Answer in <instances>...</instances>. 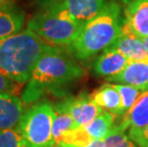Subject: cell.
Returning a JSON list of instances; mask_svg holds the SVG:
<instances>
[{
  "instance_id": "obj_5",
  "label": "cell",
  "mask_w": 148,
  "mask_h": 147,
  "mask_svg": "<svg viewBox=\"0 0 148 147\" xmlns=\"http://www.w3.org/2000/svg\"><path fill=\"white\" fill-rule=\"evenodd\" d=\"M55 108L47 101H37L24 112L19 129L24 147H53Z\"/></svg>"
},
{
  "instance_id": "obj_8",
  "label": "cell",
  "mask_w": 148,
  "mask_h": 147,
  "mask_svg": "<svg viewBox=\"0 0 148 147\" xmlns=\"http://www.w3.org/2000/svg\"><path fill=\"white\" fill-rule=\"evenodd\" d=\"M109 83L127 84L141 92L148 91V60L129 61L127 66L114 77H107Z\"/></svg>"
},
{
  "instance_id": "obj_6",
  "label": "cell",
  "mask_w": 148,
  "mask_h": 147,
  "mask_svg": "<svg viewBox=\"0 0 148 147\" xmlns=\"http://www.w3.org/2000/svg\"><path fill=\"white\" fill-rule=\"evenodd\" d=\"M55 107L67 112L77 128L85 127L104 111L93 101L92 96L87 93L65 98Z\"/></svg>"
},
{
  "instance_id": "obj_17",
  "label": "cell",
  "mask_w": 148,
  "mask_h": 147,
  "mask_svg": "<svg viewBox=\"0 0 148 147\" xmlns=\"http://www.w3.org/2000/svg\"><path fill=\"white\" fill-rule=\"evenodd\" d=\"M53 108H55V117L53 122V137L56 145L62 142L64 137L77 127L75 126L73 118L67 112L56 108L55 106Z\"/></svg>"
},
{
  "instance_id": "obj_10",
  "label": "cell",
  "mask_w": 148,
  "mask_h": 147,
  "mask_svg": "<svg viewBox=\"0 0 148 147\" xmlns=\"http://www.w3.org/2000/svg\"><path fill=\"white\" fill-rule=\"evenodd\" d=\"M123 28L141 39L148 36V0H134L127 5Z\"/></svg>"
},
{
  "instance_id": "obj_27",
  "label": "cell",
  "mask_w": 148,
  "mask_h": 147,
  "mask_svg": "<svg viewBox=\"0 0 148 147\" xmlns=\"http://www.w3.org/2000/svg\"><path fill=\"white\" fill-rule=\"evenodd\" d=\"M53 147H69L67 144H64V143H59V144H56Z\"/></svg>"
},
{
  "instance_id": "obj_12",
  "label": "cell",
  "mask_w": 148,
  "mask_h": 147,
  "mask_svg": "<svg viewBox=\"0 0 148 147\" xmlns=\"http://www.w3.org/2000/svg\"><path fill=\"white\" fill-rule=\"evenodd\" d=\"M129 59L121 53L112 48L106 49L94 63V72L106 79L119 74L129 63Z\"/></svg>"
},
{
  "instance_id": "obj_1",
  "label": "cell",
  "mask_w": 148,
  "mask_h": 147,
  "mask_svg": "<svg viewBox=\"0 0 148 147\" xmlns=\"http://www.w3.org/2000/svg\"><path fill=\"white\" fill-rule=\"evenodd\" d=\"M84 75V70L67 50L52 47L37 62L22 92L24 103L38 101L44 95L58 94L62 87Z\"/></svg>"
},
{
  "instance_id": "obj_7",
  "label": "cell",
  "mask_w": 148,
  "mask_h": 147,
  "mask_svg": "<svg viewBox=\"0 0 148 147\" xmlns=\"http://www.w3.org/2000/svg\"><path fill=\"white\" fill-rule=\"evenodd\" d=\"M108 2L109 0H65L60 4L45 10L83 25L95 17Z\"/></svg>"
},
{
  "instance_id": "obj_26",
  "label": "cell",
  "mask_w": 148,
  "mask_h": 147,
  "mask_svg": "<svg viewBox=\"0 0 148 147\" xmlns=\"http://www.w3.org/2000/svg\"><path fill=\"white\" fill-rule=\"evenodd\" d=\"M143 41L144 44H145L146 48H147V50H148V36H146V37H144V38H143Z\"/></svg>"
},
{
  "instance_id": "obj_11",
  "label": "cell",
  "mask_w": 148,
  "mask_h": 147,
  "mask_svg": "<svg viewBox=\"0 0 148 147\" xmlns=\"http://www.w3.org/2000/svg\"><path fill=\"white\" fill-rule=\"evenodd\" d=\"M109 48L121 53L130 61L148 60V50L143 39L123 27L118 39Z\"/></svg>"
},
{
  "instance_id": "obj_22",
  "label": "cell",
  "mask_w": 148,
  "mask_h": 147,
  "mask_svg": "<svg viewBox=\"0 0 148 147\" xmlns=\"http://www.w3.org/2000/svg\"><path fill=\"white\" fill-rule=\"evenodd\" d=\"M19 85L12 79L4 77L0 74V93L10 92V93H18L19 91Z\"/></svg>"
},
{
  "instance_id": "obj_3",
  "label": "cell",
  "mask_w": 148,
  "mask_h": 147,
  "mask_svg": "<svg viewBox=\"0 0 148 147\" xmlns=\"http://www.w3.org/2000/svg\"><path fill=\"white\" fill-rule=\"evenodd\" d=\"M123 23L121 6L109 1L95 17L83 24L77 38L66 50L79 60L93 57L114 44Z\"/></svg>"
},
{
  "instance_id": "obj_4",
  "label": "cell",
  "mask_w": 148,
  "mask_h": 147,
  "mask_svg": "<svg viewBox=\"0 0 148 147\" xmlns=\"http://www.w3.org/2000/svg\"><path fill=\"white\" fill-rule=\"evenodd\" d=\"M83 25L56 12L42 10L27 22V29L50 46L67 49L75 41Z\"/></svg>"
},
{
  "instance_id": "obj_15",
  "label": "cell",
  "mask_w": 148,
  "mask_h": 147,
  "mask_svg": "<svg viewBox=\"0 0 148 147\" xmlns=\"http://www.w3.org/2000/svg\"><path fill=\"white\" fill-rule=\"evenodd\" d=\"M121 123L127 129H138L148 124V91L138 96Z\"/></svg>"
},
{
  "instance_id": "obj_23",
  "label": "cell",
  "mask_w": 148,
  "mask_h": 147,
  "mask_svg": "<svg viewBox=\"0 0 148 147\" xmlns=\"http://www.w3.org/2000/svg\"><path fill=\"white\" fill-rule=\"evenodd\" d=\"M65 0H38L39 5L41 7L42 10H45V9H48L50 7H53V6L58 5L60 3L64 2Z\"/></svg>"
},
{
  "instance_id": "obj_13",
  "label": "cell",
  "mask_w": 148,
  "mask_h": 147,
  "mask_svg": "<svg viewBox=\"0 0 148 147\" xmlns=\"http://www.w3.org/2000/svg\"><path fill=\"white\" fill-rule=\"evenodd\" d=\"M91 96L93 101L103 110L108 111L115 116H121L125 114L121 95L113 84H103Z\"/></svg>"
},
{
  "instance_id": "obj_9",
  "label": "cell",
  "mask_w": 148,
  "mask_h": 147,
  "mask_svg": "<svg viewBox=\"0 0 148 147\" xmlns=\"http://www.w3.org/2000/svg\"><path fill=\"white\" fill-rule=\"evenodd\" d=\"M23 103L16 93H0V130L18 126L25 112Z\"/></svg>"
},
{
  "instance_id": "obj_14",
  "label": "cell",
  "mask_w": 148,
  "mask_h": 147,
  "mask_svg": "<svg viewBox=\"0 0 148 147\" xmlns=\"http://www.w3.org/2000/svg\"><path fill=\"white\" fill-rule=\"evenodd\" d=\"M26 15L14 5L0 9V39L23 31Z\"/></svg>"
},
{
  "instance_id": "obj_21",
  "label": "cell",
  "mask_w": 148,
  "mask_h": 147,
  "mask_svg": "<svg viewBox=\"0 0 148 147\" xmlns=\"http://www.w3.org/2000/svg\"><path fill=\"white\" fill-rule=\"evenodd\" d=\"M128 137L138 147H148V124L138 129H128Z\"/></svg>"
},
{
  "instance_id": "obj_24",
  "label": "cell",
  "mask_w": 148,
  "mask_h": 147,
  "mask_svg": "<svg viewBox=\"0 0 148 147\" xmlns=\"http://www.w3.org/2000/svg\"><path fill=\"white\" fill-rule=\"evenodd\" d=\"M68 145V144H67ZM69 147H105L104 142L101 139H94L88 144L81 145V146H77V145H68Z\"/></svg>"
},
{
  "instance_id": "obj_19",
  "label": "cell",
  "mask_w": 148,
  "mask_h": 147,
  "mask_svg": "<svg viewBox=\"0 0 148 147\" xmlns=\"http://www.w3.org/2000/svg\"><path fill=\"white\" fill-rule=\"evenodd\" d=\"M113 85H114V87L118 90V92L119 93V95H121L124 113H127V112L133 107L135 102H136L137 99L138 98V96L143 93V92H141L140 90L136 88V87L127 85V84L114 83Z\"/></svg>"
},
{
  "instance_id": "obj_2",
  "label": "cell",
  "mask_w": 148,
  "mask_h": 147,
  "mask_svg": "<svg viewBox=\"0 0 148 147\" xmlns=\"http://www.w3.org/2000/svg\"><path fill=\"white\" fill-rule=\"evenodd\" d=\"M52 47L27 28L0 39V74L20 85L27 84L37 62Z\"/></svg>"
},
{
  "instance_id": "obj_16",
  "label": "cell",
  "mask_w": 148,
  "mask_h": 147,
  "mask_svg": "<svg viewBox=\"0 0 148 147\" xmlns=\"http://www.w3.org/2000/svg\"><path fill=\"white\" fill-rule=\"evenodd\" d=\"M115 115L108 111H103L92 122L82 127L92 139L103 140L115 126Z\"/></svg>"
},
{
  "instance_id": "obj_18",
  "label": "cell",
  "mask_w": 148,
  "mask_h": 147,
  "mask_svg": "<svg viewBox=\"0 0 148 147\" xmlns=\"http://www.w3.org/2000/svg\"><path fill=\"white\" fill-rule=\"evenodd\" d=\"M126 130L121 123L115 125L109 135L103 139L105 147H138L125 134Z\"/></svg>"
},
{
  "instance_id": "obj_28",
  "label": "cell",
  "mask_w": 148,
  "mask_h": 147,
  "mask_svg": "<svg viewBox=\"0 0 148 147\" xmlns=\"http://www.w3.org/2000/svg\"><path fill=\"white\" fill-rule=\"evenodd\" d=\"M134 0H122V2L124 3L125 5H128V4H130L131 2H133Z\"/></svg>"
},
{
  "instance_id": "obj_20",
  "label": "cell",
  "mask_w": 148,
  "mask_h": 147,
  "mask_svg": "<svg viewBox=\"0 0 148 147\" xmlns=\"http://www.w3.org/2000/svg\"><path fill=\"white\" fill-rule=\"evenodd\" d=\"M0 147H24L18 127L0 130Z\"/></svg>"
},
{
  "instance_id": "obj_25",
  "label": "cell",
  "mask_w": 148,
  "mask_h": 147,
  "mask_svg": "<svg viewBox=\"0 0 148 147\" xmlns=\"http://www.w3.org/2000/svg\"><path fill=\"white\" fill-rule=\"evenodd\" d=\"M14 5V0H0V9Z\"/></svg>"
}]
</instances>
